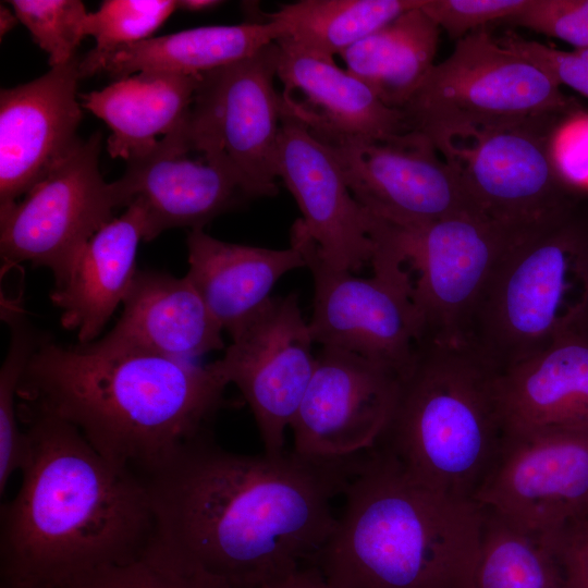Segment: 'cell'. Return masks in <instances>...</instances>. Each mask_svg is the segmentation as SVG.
Masks as SVG:
<instances>
[{
  "label": "cell",
  "instance_id": "2",
  "mask_svg": "<svg viewBox=\"0 0 588 588\" xmlns=\"http://www.w3.org/2000/svg\"><path fill=\"white\" fill-rule=\"evenodd\" d=\"M26 417L22 481L1 511L3 581L54 588L143 552L158 537L146 479L105 458L71 424Z\"/></svg>",
  "mask_w": 588,
  "mask_h": 588
},
{
  "label": "cell",
  "instance_id": "41",
  "mask_svg": "<svg viewBox=\"0 0 588 588\" xmlns=\"http://www.w3.org/2000/svg\"><path fill=\"white\" fill-rule=\"evenodd\" d=\"M15 13L11 12L5 5H0V35L1 37L9 33L17 23Z\"/></svg>",
  "mask_w": 588,
  "mask_h": 588
},
{
  "label": "cell",
  "instance_id": "35",
  "mask_svg": "<svg viewBox=\"0 0 588 588\" xmlns=\"http://www.w3.org/2000/svg\"><path fill=\"white\" fill-rule=\"evenodd\" d=\"M505 23L558 38L574 49H588V0H529Z\"/></svg>",
  "mask_w": 588,
  "mask_h": 588
},
{
  "label": "cell",
  "instance_id": "26",
  "mask_svg": "<svg viewBox=\"0 0 588 588\" xmlns=\"http://www.w3.org/2000/svg\"><path fill=\"white\" fill-rule=\"evenodd\" d=\"M200 74L143 71L81 95L82 108L111 128L107 150L127 160L147 150L189 115Z\"/></svg>",
  "mask_w": 588,
  "mask_h": 588
},
{
  "label": "cell",
  "instance_id": "29",
  "mask_svg": "<svg viewBox=\"0 0 588 588\" xmlns=\"http://www.w3.org/2000/svg\"><path fill=\"white\" fill-rule=\"evenodd\" d=\"M424 0H302L283 4L266 19L279 23L284 38L333 59Z\"/></svg>",
  "mask_w": 588,
  "mask_h": 588
},
{
  "label": "cell",
  "instance_id": "36",
  "mask_svg": "<svg viewBox=\"0 0 588 588\" xmlns=\"http://www.w3.org/2000/svg\"><path fill=\"white\" fill-rule=\"evenodd\" d=\"M529 0H425L421 10L443 28L450 38L460 40L469 33L495 21L505 22L518 14Z\"/></svg>",
  "mask_w": 588,
  "mask_h": 588
},
{
  "label": "cell",
  "instance_id": "8",
  "mask_svg": "<svg viewBox=\"0 0 588 588\" xmlns=\"http://www.w3.org/2000/svg\"><path fill=\"white\" fill-rule=\"evenodd\" d=\"M373 233L394 250L408 272L419 341L467 344L487 287L518 237L476 212L409 228L378 219Z\"/></svg>",
  "mask_w": 588,
  "mask_h": 588
},
{
  "label": "cell",
  "instance_id": "20",
  "mask_svg": "<svg viewBox=\"0 0 588 588\" xmlns=\"http://www.w3.org/2000/svg\"><path fill=\"white\" fill-rule=\"evenodd\" d=\"M275 42L282 94L305 96V101L290 100L316 136L384 138L412 130L404 111L385 106L364 82L340 69L333 59L310 52L284 37Z\"/></svg>",
  "mask_w": 588,
  "mask_h": 588
},
{
  "label": "cell",
  "instance_id": "21",
  "mask_svg": "<svg viewBox=\"0 0 588 588\" xmlns=\"http://www.w3.org/2000/svg\"><path fill=\"white\" fill-rule=\"evenodd\" d=\"M122 304L102 336L110 342L191 362L224 348L223 329L186 275L138 269Z\"/></svg>",
  "mask_w": 588,
  "mask_h": 588
},
{
  "label": "cell",
  "instance_id": "9",
  "mask_svg": "<svg viewBox=\"0 0 588 588\" xmlns=\"http://www.w3.org/2000/svg\"><path fill=\"white\" fill-rule=\"evenodd\" d=\"M576 106L535 63L479 28L456 41L403 111L412 130L431 136L563 113Z\"/></svg>",
  "mask_w": 588,
  "mask_h": 588
},
{
  "label": "cell",
  "instance_id": "39",
  "mask_svg": "<svg viewBox=\"0 0 588 588\" xmlns=\"http://www.w3.org/2000/svg\"><path fill=\"white\" fill-rule=\"evenodd\" d=\"M258 588H331L318 567L298 568Z\"/></svg>",
  "mask_w": 588,
  "mask_h": 588
},
{
  "label": "cell",
  "instance_id": "28",
  "mask_svg": "<svg viewBox=\"0 0 588 588\" xmlns=\"http://www.w3.org/2000/svg\"><path fill=\"white\" fill-rule=\"evenodd\" d=\"M565 528L531 529L482 507L471 588H571Z\"/></svg>",
  "mask_w": 588,
  "mask_h": 588
},
{
  "label": "cell",
  "instance_id": "11",
  "mask_svg": "<svg viewBox=\"0 0 588 588\" xmlns=\"http://www.w3.org/2000/svg\"><path fill=\"white\" fill-rule=\"evenodd\" d=\"M279 49L200 74L184 128L193 149L226 167L254 199L278 193L277 150L289 102L274 88Z\"/></svg>",
  "mask_w": 588,
  "mask_h": 588
},
{
  "label": "cell",
  "instance_id": "38",
  "mask_svg": "<svg viewBox=\"0 0 588 588\" xmlns=\"http://www.w3.org/2000/svg\"><path fill=\"white\" fill-rule=\"evenodd\" d=\"M571 588H588V515L565 528Z\"/></svg>",
  "mask_w": 588,
  "mask_h": 588
},
{
  "label": "cell",
  "instance_id": "1",
  "mask_svg": "<svg viewBox=\"0 0 588 588\" xmlns=\"http://www.w3.org/2000/svg\"><path fill=\"white\" fill-rule=\"evenodd\" d=\"M356 462L235 453L206 431L146 479L158 535L235 588H258L318 556Z\"/></svg>",
  "mask_w": 588,
  "mask_h": 588
},
{
  "label": "cell",
  "instance_id": "24",
  "mask_svg": "<svg viewBox=\"0 0 588 588\" xmlns=\"http://www.w3.org/2000/svg\"><path fill=\"white\" fill-rule=\"evenodd\" d=\"M145 230V209L133 201L89 240L68 282L50 292L62 327L76 331L79 344L97 340L123 303L138 271L136 255Z\"/></svg>",
  "mask_w": 588,
  "mask_h": 588
},
{
  "label": "cell",
  "instance_id": "30",
  "mask_svg": "<svg viewBox=\"0 0 588 588\" xmlns=\"http://www.w3.org/2000/svg\"><path fill=\"white\" fill-rule=\"evenodd\" d=\"M54 588H235L158 537L139 554L78 574Z\"/></svg>",
  "mask_w": 588,
  "mask_h": 588
},
{
  "label": "cell",
  "instance_id": "31",
  "mask_svg": "<svg viewBox=\"0 0 588 588\" xmlns=\"http://www.w3.org/2000/svg\"><path fill=\"white\" fill-rule=\"evenodd\" d=\"M1 317L10 330V344L0 369V493L3 494L25 457V433L19 425V388L42 339L32 328L20 303L2 298Z\"/></svg>",
  "mask_w": 588,
  "mask_h": 588
},
{
  "label": "cell",
  "instance_id": "3",
  "mask_svg": "<svg viewBox=\"0 0 588 588\" xmlns=\"http://www.w3.org/2000/svg\"><path fill=\"white\" fill-rule=\"evenodd\" d=\"M228 384L213 363L201 366L105 338L76 346L42 339L19 400L25 414L71 424L105 458L147 479L206 432Z\"/></svg>",
  "mask_w": 588,
  "mask_h": 588
},
{
  "label": "cell",
  "instance_id": "18",
  "mask_svg": "<svg viewBox=\"0 0 588 588\" xmlns=\"http://www.w3.org/2000/svg\"><path fill=\"white\" fill-rule=\"evenodd\" d=\"M185 122L131 156L123 175L110 183L117 208L136 200L144 207L146 242L173 228L204 229L253 199L226 167L201 152L193 157Z\"/></svg>",
  "mask_w": 588,
  "mask_h": 588
},
{
  "label": "cell",
  "instance_id": "12",
  "mask_svg": "<svg viewBox=\"0 0 588 588\" xmlns=\"http://www.w3.org/2000/svg\"><path fill=\"white\" fill-rule=\"evenodd\" d=\"M101 132H95L22 201L0 215L2 267L30 262L52 272L54 289L69 280L89 240L112 221L110 183L99 171Z\"/></svg>",
  "mask_w": 588,
  "mask_h": 588
},
{
  "label": "cell",
  "instance_id": "23",
  "mask_svg": "<svg viewBox=\"0 0 588 588\" xmlns=\"http://www.w3.org/2000/svg\"><path fill=\"white\" fill-rule=\"evenodd\" d=\"M186 245L185 275L231 338L268 303L281 277L306 267L294 244L284 249L234 244L194 229Z\"/></svg>",
  "mask_w": 588,
  "mask_h": 588
},
{
  "label": "cell",
  "instance_id": "19",
  "mask_svg": "<svg viewBox=\"0 0 588 588\" xmlns=\"http://www.w3.org/2000/svg\"><path fill=\"white\" fill-rule=\"evenodd\" d=\"M81 58L0 93V215L82 142L76 99Z\"/></svg>",
  "mask_w": 588,
  "mask_h": 588
},
{
  "label": "cell",
  "instance_id": "6",
  "mask_svg": "<svg viewBox=\"0 0 588 588\" xmlns=\"http://www.w3.org/2000/svg\"><path fill=\"white\" fill-rule=\"evenodd\" d=\"M588 328V199L515 241L474 317L467 344L499 372Z\"/></svg>",
  "mask_w": 588,
  "mask_h": 588
},
{
  "label": "cell",
  "instance_id": "33",
  "mask_svg": "<svg viewBox=\"0 0 588 588\" xmlns=\"http://www.w3.org/2000/svg\"><path fill=\"white\" fill-rule=\"evenodd\" d=\"M19 21L56 68L77 57L88 12L79 0H11Z\"/></svg>",
  "mask_w": 588,
  "mask_h": 588
},
{
  "label": "cell",
  "instance_id": "16",
  "mask_svg": "<svg viewBox=\"0 0 588 588\" xmlns=\"http://www.w3.org/2000/svg\"><path fill=\"white\" fill-rule=\"evenodd\" d=\"M400 377L354 353L321 347L291 422L293 451L321 461H341L375 449L397 399Z\"/></svg>",
  "mask_w": 588,
  "mask_h": 588
},
{
  "label": "cell",
  "instance_id": "40",
  "mask_svg": "<svg viewBox=\"0 0 588 588\" xmlns=\"http://www.w3.org/2000/svg\"><path fill=\"white\" fill-rule=\"evenodd\" d=\"M222 4V1L217 0H180L176 1V9H182L191 12L205 11L213 9Z\"/></svg>",
  "mask_w": 588,
  "mask_h": 588
},
{
  "label": "cell",
  "instance_id": "27",
  "mask_svg": "<svg viewBox=\"0 0 588 588\" xmlns=\"http://www.w3.org/2000/svg\"><path fill=\"white\" fill-rule=\"evenodd\" d=\"M420 7L404 12L340 54L345 70L392 109L403 111L434 66L440 27Z\"/></svg>",
  "mask_w": 588,
  "mask_h": 588
},
{
  "label": "cell",
  "instance_id": "37",
  "mask_svg": "<svg viewBox=\"0 0 588 588\" xmlns=\"http://www.w3.org/2000/svg\"><path fill=\"white\" fill-rule=\"evenodd\" d=\"M497 39L530 60L558 85H565L588 98V49L559 50L513 33Z\"/></svg>",
  "mask_w": 588,
  "mask_h": 588
},
{
  "label": "cell",
  "instance_id": "15",
  "mask_svg": "<svg viewBox=\"0 0 588 588\" xmlns=\"http://www.w3.org/2000/svg\"><path fill=\"white\" fill-rule=\"evenodd\" d=\"M231 339L213 365L249 405L265 452L280 454L316 366L297 295L271 297Z\"/></svg>",
  "mask_w": 588,
  "mask_h": 588
},
{
  "label": "cell",
  "instance_id": "22",
  "mask_svg": "<svg viewBox=\"0 0 588 588\" xmlns=\"http://www.w3.org/2000/svg\"><path fill=\"white\" fill-rule=\"evenodd\" d=\"M498 393L505 431L588 428V328L500 372Z\"/></svg>",
  "mask_w": 588,
  "mask_h": 588
},
{
  "label": "cell",
  "instance_id": "17",
  "mask_svg": "<svg viewBox=\"0 0 588 588\" xmlns=\"http://www.w3.org/2000/svg\"><path fill=\"white\" fill-rule=\"evenodd\" d=\"M275 168L303 216L294 224L320 257L352 273L370 264L375 217L355 199L332 152L291 102L281 123Z\"/></svg>",
  "mask_w": 588,
  "mask_h": 588
},
{
  "label": "cell",
  "instance_id": "32",
  "mask_svg": "<svg viewBox=\"0 0 588 588\" xmlns=\"http://www.w3.org/2000/svg\"><path fill=\"white\" fill-rule=\"evenodd\" d=\"M176 9L173 0H106L87 14L85 34L96 40L86 56L99 57L150 38Z\"/></svg>",
  "mask_w": 588,
  "mask_h": 588
},
{
  "label": "cell",
  "instance_id": "42",
  "mask_svg": "<svg viewBox=\"0 0 588 588\" xmlns=\"http://www.w3.org/2000/svg\"><path fill=\"white\" fill-rule=\"evenodd\" d=\"M1 588H22V587L14 586V585L2 581Z\"/></svg>",
  "mask_w": 588,
  "mask_h": 588
},
{
  "label": "cell",
  "instance_id": "4",
  "mask_svg": "<svg viewBox=\"0 0 588 588\" xmlns=\"http://www.w3.org/2000/svg\"><path fill=\"white\" fill-rule=\"evenodd\" d=\"M319 552L331 588H471L482 507L414 477L384 446L357 461Z\"/></svg>",
  "mask_w": 588,
  "mask_h": 588
},
{
  "label": "cell",
  "instance_id": "25",
  "mask_svg": "<svg viewBox=\"0 0 588 588\" xmlns=\"http://www.w3.org/2000/svg\"><path fill=\"white\" fill-rule=\"evenodd\" d=\"M284 36L271 20L203 26L152 37L113 52L81 58V76L106 72L117 79L143 71L201 74L246 59Z\"/></svg>",
  "mask_w": 588,
  "mask_h": 588
},
{
  "label": "cell",
  "instance_id": "14",
  "mask_svg": "<svg viewBox=\"0 0 588 588\" xmlns=\"http://www.w3.org/2000/svg\"><path fill=\"white\" fill-rule=\"evenodd\" d=\"M475 501L537 530H561L587 516L588 428L505 431Z\"/></svg>",
  "mask_w": 588,
  "mask_h": 588
},
{
  "label": "cell",
  "instance_id": "10",
  "mask_svg": "<svg viewBox=\"0 0 588 588\" xmlns=\"http://www.w3.org/2000/svg\"><path fill=\"white\" fill-rule=\"evenodd\" d=\"M373 274L358 278L329 266L315 243L295 224L291 244L304 255L314 279L308 321L315 343L357 354L395 371L408 368L420 339L408 272L394 250L375 237Z\"/></svg>",
  "mask_w": 588,
  "mask_h": 588
},
{
  "label": "cell",
  "instance_id": "13",
  "mask_svg": "<svg viewBox=\"0 0 588 588\" xmlns=\"http://www.w3.org/2000/svg\"><path fill=\"white\" fill-rule=\"evenodd\" d=\"M316 137L332 152L355 199L384 222L409 228L476 212L454 171L420 131L384 138Z\"/></svg>",
  "mask_w": 588,
  "mask_h": 588
},
{
  "label": "cell",
  "instance_id": "5",
  "mask_svg": "<svg viewBox=\"0 0 588 588\" xmlns=\"http://www.w3.org/2000/svg\"><path fill=\"white\" fill-rule=\"evenodd\" d=\"M499 373L468 344L418 341L379 443L420 481L475 500L505 434Z\"/></svg>",
  "mask_w": 588,
  "mask_h": 588
},
{
  "label": "cell",
  "instance_id": "34",
  "mask_svg": "<svg viewBox=\"0 0 588 588\" xmlns=\"http://www.w3.org/2000/svg\"><path fill=\"white\" fill-rule=\"evenodd\" d=\"M556 174L576 196L588 199V111L578 105L558 122L550 140Z\"/></svg>",
  "mask_w": 588,
  "mask_h": 588
},
{
  "label": "cell",
  "instance_id": "7",
  "mask_svg": "<svg viewBox=\"0 0 588 588\" xmlns=\"http://www.w3.org/2000/svg\"><path fill=\"white\" fill-rule=\"evenodd\" d=\"M567 112L449 130L429 137L475 211L519 238L587 199L562 183L551 158L552 133Z\"/></svg>",
  "mask_w": 588,
  "mask_h": 588
}]
</instances>
